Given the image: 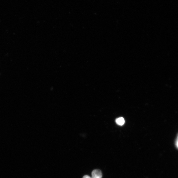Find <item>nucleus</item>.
I'll list each match as a JSON object with an SVG mask.
<instances>
[{
	"instance_id": "1",
	"label": "nucleus",
	"mask_w": 178,
	"mask_h": 178,
	"mask_svg": "<svg viewBox=\"0 0 178 178\" xmlns=\"http://www.w3.org/2000/svg\"><path fill=\"white\" fill-rule=\"evenodd\" d=\"M102 174L101 171L98 169L93 170L92 172V177L91 178H102Z\"/></svg>"
},
{
	"instance_id": "2",
	"label": "nucleus",
	"mask_w": 178,
	"mask_h": 178,
	"mask_svg": "<svg viewBox=\"0 0 178 178\" xmlns=\"http://www.w3.org/2000/svg\"><path fill=\"white\" fill-rule=\"evenodd\" d=\"M116 122L119 125H123L125 123L124 119L122 117L118 118L116 119Z\"/></svg>"
},
{
	"instance_id": "3",
	"label": "nucleus",
	"mask_w": 178,
	"mask_h": 178,
	"mask_svg": "<svg viewBox=\"0 0 178 178\" xmlns=\"http://www.w3.org/2000/svg\"><path fill=\"white\" fill-rule=\"evenodd\" d=\"M82 178H91V177L88 175H85Z\"/></svg>"
},
{
	"instance_id": "4",
	"label": "nucleus",
	"mask_w": 178,
	"mask_h": 178,
	"mask_svg": "<svg viewBox=\"0 0 178 178\" xmlns=\"http://www.w3.org/2000/svg\"><path fill=\"white\" fill-rule=\"evenodd\" d=\"M176 146L177 147V148L178 149V136L177 138V139L176 141Z\"/></svg>"
}]
</instances>
